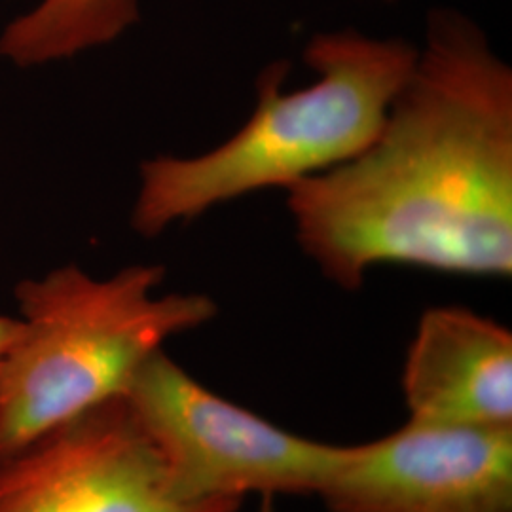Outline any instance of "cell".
Instances as JSON below:
<instances>
[{
  "mask_svg": "<svg viewBox=\"0 0 512 512\" xmlns=\"http://www.w3.org/2000/svg\"><path fill=\"white\" fill-rule=\"evenodd\" d=\"M19 332V317H10L0 313V366L8 353L10 346L14 344Z\"/></svg>",
  "mask_w": 512,
  "mask_h": 512,
  "instance_id": "obj_9",
  "label": "cell"
},
{
  "mask_svg": "<svg viewBox=\"0 0 512 512\" xmlns=\"http://www.w3.org/2000/svg\"><path fill=\"white\" fill-rule=\"evenodd\" d=\"M139 0H40L0 35V55L40 67L105 46L139 21Z\"/></svg>",
  "mask_w": 512,
  "mask_h": 512,
  "instance_id": "obj_8",
  "label": "cell"
},
{
  "mask_svg": "<svg viewBox=\"0 0 512 512\" xmlns=\"http://www.w3.org/2000/svg\"><path fill=\"white\" fill-rule=\"evenodd\" d=\"M410 420L512 427V332L459 306L421 315L403 370Z\"/></svg>",
  "mask_w": 512,
  "mask_h": 512,
  "instance_id": "obj_7",
  "label": "cell"
},
{
  "mask_svg": "<svg viewBox=\"0 0 512 512\" xmlns=\"http://www.w3.org/2000/svg\"><path fill=\"white\" fill-rule=\"evenodd\" d=\"M194 503L124 397L63 421L0 458V512H236Z\"/></svg>",
  "mask_w": 512,
  "mask_h": 512,
  "instance_id": "obj_5",
  "label": "cell"
},
{
  "mask_svg": "<svg viewBox=\"0 0 512 512\" xmlns=\"http://www.w3.org/2000/svg\"><path fill=\"white\" fill-rule=\"evenodd\" d=\"M256 512H274V497H262Z\"/></svg>",
  "mask_w": 512,
  "mask_h": 512,
  "instance_id": "obj_10",
  "label": "cell"
},
{
  "mask_svg": "<svg viewBox=\"0 0 512 512\" xmlns=\"http://www.w3.org/2000/svg\"><path fill=\"white\" fill-rule=\"evenodd\" d=\"M164 277L156 264L105 279L61 266L16 285L19 332L0 366V458L122 397L169 338L217 317L207 294H156Z\"/></svg>",
  "mask_w": 512,
  "mask_h": 512,
  "instance_id": "obj_3",
  "label": "cell"
},
{
  "mask_svg": "<svg viewBox=\"0 0 512 512\" xmlns=\"http://www.w3.org/2000/svg\"><path fill=\"white\" fill-rule=\"evenodd\" d=\"M416 55L403 38L355 29L315 35L304 50L317 74L308 88L285 92L289 65L277 61L258 76L255 110L228 141L200 156L143 162L131 226L156 238L222 203L268 188L289 190L346 164L384 126Z\"/></svg>",
  "mask_w": 512,
  "mask_h": 512,
  "instance_id": "obj_2",
  "label": "cell"
},
{
  "mask_svg": "<svg viewBox=\"0 0 512 512\" xmlns=\"http://www.w3.org/2000/svg\"><path fill=\"white\" fill-rule=\"evenodd\" d=\"M287 192L302 251L346 291L380 264L509 277L511 67L476 21L433 8L374 141Z\"/></svg>",
  "mask_w": 512,
  "mask_h": 512,
  "instance_id": "obj_1",
  "label": "cell"
},
{
  "mask_svg": "<svg viewBox=\"0 0 512 512\" xmlns=\"http://www.w3.org/2000/svg\"><path fill=\"white\" fill-rule=\"evenodd\" d=\"M319 497L330 512H512V427L408 420L346 446Z\"/></svg>",
  "mask_w": 512,
  "mask_h": 512,
  "instance_id": "obj_6",
  "label": "cell"
},
{
  "mask_svg": "<svg viewBox=\"0 0 512 512\" xmlns=\"http://www.w3.org/2000/svg\"><path fill=\"white\" fill-rule=\"evenodd\" d=\"M162 454L175 490L194 503L247 494H321L346 446L304 439L198 384L167 357H148L124 395Z\"/></svg>",
  "mask_w": 512,
  "mask_h": 512,
  "instance_id": "obj_4",
  "label": "cell"
}]
</instances>
